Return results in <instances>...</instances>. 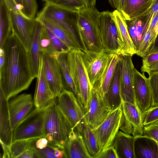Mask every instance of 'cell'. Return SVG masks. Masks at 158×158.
Instances as JSON below:
<instances>
[{"mask_svg":"<svg viewBox=\"0 0 158 158\" xmlns=\"http://www.w3.org/2000/svg\"><path fill=\"white\" fill-rule=\"evenodd\" d=\"M2 48L5 60L2 69L0 71V86L9 100L27 89L35 77L27 52L12 32Z\"/></svg>","mask_w":158,"mask_h":158,"instance_id":"cell-1","label":"cell"},{"mask_svg":"<svg viewBox=\"0 0 158 158\" xmlns=\"http://www.w3.org/2000/svg\"><path fill=\"white\" fill-rule=\"evenodd\" d=\"M100 13L95 7L85 6L77 12V31L83 50L99 52L103 49L98 26Z\"/></svg>","mask_w":158,"mask_h":158,"instance_id":"cell-2","label":"cell"},{"mask_svg":"<svg viewBox=\"0 0 158 158\" xmlns=\"http://www.w3.org/2000/svg\"><path fill=\"white\" fill-rule=\"evenodd\" d=\"M73 130L58 108L56 99L46 109L44 124V137L52 145L63 149Z\"/></svg>","mask_w":158,"mask_h":158,"instance_id":"cell-3","label":"cell"},{"mask_svg":"<svg viewBox=\"0 0 158 158\" xmlns=\"http://www.w3.org/2000/svg\"><path fill=\"white\" fill-rule=\"evenodd\" d=\"M67 56L71 76L79 94L78 101L84 111L87 107L93 87L83 60L82 50L72 49Z\"/></svg>","mask_w":158,"mask_h":158,"instance_id":"cell-4","label":"cell"},{"mask_svg":"<svg viewBox=\"0 0 158 158\" xmlns=\"http://www.w3.org/2000/svg\"><path fill=\"white\" fill-rule=\"evenodd\" d=\"M98 26L103 48L110 53L122 55L123 43L112 13L100 12Z\"/></svg>","mask_w":158,"mask_h":158,"instance_id":"cell-5","label":"cell"},{"mask_svg":"<svg viewBox=\"0 0 158 158\" xmlns=\"http://www.w3.org/2000/svg\"><path fill=\"white\" fill-rule=\"evenodd\" d=\"M77 13L45 2L38 15L50 19L60 26L72 39L77 47L83 50L77 31Z\"/></svg>","mask_w":158,"mask_h":158,"instance_id":"cell-6","label":"cell"},{"mask_svg":"<svg viewBox=\"0 0 158 158\" xmlns=\"http://www.w3.org/2000/svg\"><path fill=\"white\" fill-rule=\"evenodd\" d=\"M46 109H35L22 120L14 130L13 142L44 137V124Z\"/></svg>","mask_w":158,"mask_h":158,"instance_id":"cell-7","label":"cell"},{"mask_svg":"<svg viewBox=\"0 0 158 158\" xmlns=\"http://www.w3.org/2000/svg\"><path fill=\"white\" fill-rule=\"evenodd\" d=\"M122 116V111L120 106L110 111L102 122L94 129L100 153L113 144L119 130Z\"/></svg>","mask_w":158,"mask_h":158,"instance_id":"cell-8","label":"cell"},{"mask_svg":"<svg viewBox=\"0 0 158 158\" xmlns=\"http://www.w3.org/2000/svg\"><path fill=\"white\" fill-rule=\"evenodd\" d=\"M57 98L58 108L73 130L79 132L85 121L84 111L77 98L72 92L64 89Z\"/></svg>","mask_w":158,"mask_h":158,"instance_id":"cell-9","label":"cell"},{"mask_svg":"<svg viewBox=\"0 0 158 158\" xmlns=\"http://www.w3.org/2000/svg\"><path fill=\"white\" fill-rule=\"evenodd\" d=\"M132 56L119 55V69L120 94L122 100L137 106L135 97L134 67Z\"/></svg>","mask_w":158,"mask_h":158,"instance_id":"cell-10","label":"cell"},{"mask_svg":"<svg viewBox=\"0 0 158 158\" xmlns=\"http://www.w3.org/2000/svg\"><path fill=\"white\" fill-rule=\"evenodd\" d=\"M8 9L10 14L12 32L28 52L36 23L35 18L31 19L25 16L19 7Z\"/></svg>","mask_w":158,"mask_h":158,"instance_id":"cell-11","label":"cell"},{"mask_svg":"<svg viewBox=\"0 0 158 158\" xmlns=\"http://www.w3.org/2000/svg\"><path fill=\"white\" fill-rule=\"evenodd\" d=\"M110 111L106 105L102 97L95 87L91 89L88 105L84 111L85 123L93 129L105 120Z\"/></svg>","mask_w":158,"mask_h":158,"instance_id":"cell-12","label":"cell"},{"mask_svg":"<svg viewBox=\"0 0 158 158\" xmlns=\"http://www.w3.org/2000/svg\"><path fill=\"white\" fill-rule=\"evenodd\" d=\"M120 107L122 116L119 130L135 137L143 135V119L137 106L122 101Z\"/></svg>","mask_w":158,"mask_h":158,"instance_id":"cell-13","label":"cell"},{"mask_svg":"<svg viewBox=\"0 0 158 158\" xmlns=\"http://www.w3.org/2000/svg\"><path fill=\"white\" fill-rule=\"evenodd\" d=\"M110 53L103 48L99 52L82 50L83 60L92 87L99 78Z\"/></svg>","mask_w":158,"mask_h":158,"instance_id":"cell-14","label":"cell"},{"mask_svg":"<svg viewBox=\"0 0 158 158\" xmlns=\"http://www.w3.org/2000/svg\"><path fill=\"white\" fill-rule=\"evenodd\" d=\"M41 59L46 78L52 91L57 98L64 89L59 65L52 55L41 53Z\"/></svg>","mask_w":158,"mask_h":158,"instance_id":"cell-15","label":"cell"},{"mask_svg":"<svg viewBox=\"0 0 158 158\" xmlns=\"http://www.w3.org/2000/svg\"><path fill=\"white\" fill-rule=\"evenodd\" d=\"M34 105L31 95L23 94L8 101L11 125L13 131L19 123L31 111Z\"/></svg>","mask_w":158,"mask_h":158,"instance_id":"cell-16","label":"cell"},{"mask_svg":"<svg viewBox=\"0 0 158 158\" xmlns=\"http://www.w3.org/2000/svg\"><path fill=\"white\" fill-rule=\"evenodd\" d=\"M134 89L137 106L142 116L152 106V100L148 78L135 68Z\"/></svg>","mask_w":158,"mask_h":158,"instance_id":"cell-17","label":"cell"},{"mask_svg":"<svg viewBox=\"0 0 158 158\" xmlns=\"http://www.w3.org/2000/svg\"><path fill=\"white\" fill-rule=\"evenodd\" d=\"M33 102L35 109L46 108L56 98L52 91L44 73L42 61L40 59Z\"/></svg>","mask_w":158,"mask_h":158,"instance_id":"cell-18","label":"cell"},{"mask_svg":"<svg viewBox=\"0 0 158 158\" xmlns=\"http://www.w3.org/2000/svg\"><path fill=\"white\" fill-rule=\"evenodd\" d=\"M0 141L9 148L13 142L12 129L9 107L8 100L0 86Z\"/></svg>","mask_w":158,"mask_h":158,"instance_id":"cell-19","label":"cell"},{"mask_svg":"<svg viewBox=\"0 0 158 158\" xmlns=\"http://www.w3.org/2000/svg\"><path fill=\"white\" fill-rule=\"evenodd\" d=\"M64 158H91L80 132L73 130L64 145Z\"/></svg>","mask_w":158,"mask_h":158,"instance_id":"cell-20","label":"cell"},{"mask_svg":"<svg viewBox=\"0 0 158 158\" xmlns=\"http://www.w3.org/2000/svg\"><path fill=\"white\" fill-rule=\"evenodd\" d=\"M35 19L36 23L32 41L27 53L32 72L35 77L36 78L41 57L40 40L43 25L40 21Z\"/></svg>","mask_w":158,"mask_h":158,"instance_id":"cell-21","label":"cell"},{"mask_svg":"<svg viewBox=\"0 0 158 158\" xmlns=\"http://www.w3.org/2000/svg\"><path fill=\"white\" fill-rule=\"evenodd\" d=\"M119 55L115 53L109 54L104 68L99 78L93 86L96 88L103 98L109 89L118 61Z\"/></svg>","mask_w":158,"mask_h":158,"instance_id":"cell-22","label":"cell"},{"mask_svg":"<svg viewBox=\"0 0 158 158\" xmlns=\"http://www.w3.org/2000/svg\"><path fill=\"white\" fill-rule=\"evenodd\" d=\"M134 150L135 158H158V143L150 137H135Z\"/></svg>","mask_w":158,"mask_h":158,"instance_id":"cell-23","label":"cell"},{"mask_svg":"<svg viewBox=\"0 0 158 158\" xmlns=\"http://www.w3.org/2000/svg\"><path fill=\"white\" fill-rule=\"evenodd\" d=\"M135 137L119 131L113 143L118 158H135Z\"/></svg>","mask_w":158,"mask_h":158,"instance_id":"cell-24","label":"cell"},{"mask_svg":"<svg viewBox=\"0 0 158 158\" xmlns=\"http://www.w3.org/2000/svg\"><path fill=\"white\" fill-rule=\"evenodd\" d=\"M103 99L110 111L116 109L121 105L122 100L120 91L119 69L118 63L109 89L103 96Z\"/></svg>","mask_w":158,"mask_h":158,"instance_id":"cell-25","label":"cell"},{"mask_svg":"<svg viewBox=\"0 0 158 158\" xmlns=\"http://www.w3.org/2000/svg\"><path fill=\"white\" fill-rule=\"evenodd\" d=\"M112 15L123 43L122 55L132 56L136 51L129 34L125 19L118 10L114 11Z\"/></svg>","mask_w":158,"mask_h":158,"instance_id":"cell-26","label":"cell"},{"mask_svg":"<svg viewBox=\"0 0 158 158\" xmlns=\"http://www.w3.org/2000/svg\"><path fill=\"white\" fill-rule=\"evenodd\" d=\"M154 0H126L120 11L125 20L142 16L150 7Z\"/></svg>","mask_w":158,"mask_h":158,"instance_id":"cell-27","label":"cell"},{"mask_svg":"<svg viewBox=\"0 0 158 158\" xmlns=\"http://www.w3.org/2000/svg\"><path fill=\"white\" fill-rule=\"evenodd\" d=\"M35 19L40 21L53 34L66 44L71 50L79 49L73 40L66 32L52 21L38 15Z\"/></svg>","mask_w":158,"mask_h":158,"instance_id":"cell-28","label":"cell"},{"mask_svg":"<svg viewBox=\"0 0 158 158\" xmlns=\"http://www.w3.org/2000/svg\"><path fill=\"white\" fill-rule=\"evenodd\" d=\"M59 65L63 78L67 90L72 92L78 101L79 94L77 88L72 78L68 61L67 53L58 54L53 56Z\"/></svg>","mask_w":158,"mask_h":158,"instance_id":"cell-29","label":"cell"},{"mask_svg":"<svg viewBox=\"0 0 158 158\" xmlns=\"http://www.w3.org/2000/svg\"><path fill=\"white\" fill-rule=\"evenodd\" d=\"M12 33L10 14L3 0H0V48Z\"/></svg>","mask_w":158,"mask_h":158,"instance_id":"cell-30","label":"cell"},{"mask_svg":"<svg viewBox=\"0 0 158 158\" xmlns=\"http://www.w3.org/2000/svg\"><path fill=\"white\" fill-rule=\"evenodd\" d=\"M86 148L91 158H96L100 151L94 129L84 122L80 131Z\"/></svg>","mask_w":158,"mask_h":158,"instance_id":"cell-31","label":"cell"},{"mask_svg":"<svg viewBox=\"0 0 158 158\" xmlns=\"http://www.w3.org/2000/svg\"><path fill=\"white\" fill-rule=\"evenodd\" d=\"M43 31L48 40L49 46L47 54L53 56L58 54L67 53L71 50L66 44L43 25Z\"/></svg>","mask_w":158,"mask_h":158,"instance_id":"cell-32","label":"cell"},{"mask_svg":"<svg viewBox=\"0 0 158 158\" xmlns=\"http://www.w3.org/2000/svg\"><path fill=\"white\" fill-rule=\"evenodd\" d=\"M45 2L75 12L86 6L83 0H48Z\"/></svg>","mask_w":158,"mask_h":158,"instance_id":"cell-33","label":"cell"},{"mask_svg":"<svg viewBox=\"0 0 158 158\" xmlns=\"http://www.w3.org/2000/svg\"><path fill=\"white\" fill-rule=\"evenodd\" d=\"M141 70L143 73L158 72V52L149 53L143 58Z\"/></svg>","mask_w":158,"mask_h":158,"instance_id":"cell-34","label":"cell"},{"mask_svg":"<svg viewBox=\"0 0 158 158\" xmlns=\"http://www.w3.org/2000/svg\"><path fill=\"white\" fill-rule=\"evenodd\" d=\"M31 139L19 140L13 142L9 147L11 158H18L24 151L30 148Z\"/></svg>","mask_w":158,"mask_h":158,"instance_id":"cell-35","label":"cell"},{"mask_svg":"<svg viewBox=\"0 0 158 158\" xmlns=\"http://www.w3.org/2000/svg\"><path fill=\"white\" fill-rule=\"evenodd\" d=\"M148 79L152 100V106H156L158 105V72L150 73Z\"/></svg>","mask_w":158,"mask_h":158,"instance_id":"cell-36","label":"cell"},{"mask_svg":"<svg viewBox=\"0 0 158 158\" xmlns=\"http://www.w3.org/2000/svg\"><path fill=\"white\" fill-rule=\"evenodd\" d=\"M21 3L22 13L29 18H35L38 8L36 0H21Z\"/></svg>","mask_w":158,"mask_h":158,"instance_id":"cell-37","label":"cell"},{"mask_svg":"<svg viewBox=\"0 0 158 158\" xmlns=\"http://www.w3.org/2000/svg\"><path fill=\"white\" fill-rule=\"evenodd\" d=\"M128 31L136 51L139 44L137 29V18L131 20H125Z\"/></svg>","mask_w":158,"mask_h":158,"instance_id":"cell-38","label":"cell"},{"mask_svg":"<svg viewBox=\"0 0 158 158\" xmlns=\"http://www.w3.org/2000/svg\"><path fill=\"white\" fill-rule=\"evenodd\" d=\"M144 126L150 124L158 119V105L152 106L143 116Z\"/></svg>","mask_w":158,"mask_h":158,"instance_id":"cell-39","label":"cell"},{"mask_svg":"<svg viewBox=\"0 0 158 158\" xmlns=\"http://www.w3.org/2000/svg\"><path fill=\"white\" fill-rule=\"evenodd\" d=\"M143 135L153 139L158 143V119L144 126Z\"/></svg>","mask_w":158,"mask_h":158,"instance_id":"cell-40","label":"cell"},{"mask_svg":"<svg viewBox=\"0 0 158 158\" xmlns=\"http://www.w3.org/2000/svg\"><path fill=\"white\" fill-rule=\"evenodd\" d=\"M56 146L49 142L48 145L42 149H33L39 158H56L55 148Z\"/></svg>","mask_w":158,"mask_h":158,"instance_id":"cell-41","label":"cell"},{"mask_svg":"<svg viewBox=\"0 0 158 158\" xmlns=\"http://www.w3.org/2000/svg\"><path fill=\"white\" fill-rule=\"evenodd\" d=\"M96 158H118L116 151L113 145L100 153Z\"/></svg>","mask_w":158,"mask_h":158,"instance_id":"cell-42","label":"cell"},{"mask_svg":"<svg viewBox=\"0 0 158 158\" xmlns=\"http://www.w3.org/2000/svg\"><path fill=\"white\" fill-rule=\"evenodd\" d=\"M39 158V157L34 150L30 148L24 151L18 158Z\"/></svg>","mask_w":158,"mask_h":158,"instance_id":"cell-43","label":"cell"},{"mask_svg":"<svg viewBox=\"0 0 158 158\" xmlns=\"http://www.w3.org/2000/svg\"><path fill=\"white\" fill-rule=\"evenodd\" d=\"M158 10V0H154L149 9L142 15H150L154 16Z\"/></svg>","mask_w":158,"mask_h":158,"instance_id":"cell-44","label":"cell"},{"mask_svg":"<svg viewBox=\"0 0 158 158\" xmlns=\"http://www.w3.org/2000/svg\"><path fill=\"white\" fill-rule=\"evenodd\" d=\"M158 22V10L155 15L153 16L151 24L149 27L148 30L154 31L156 26Z\"/></svg>","mask_w":158,"mask_h":158,"instance_id":"cell-45","label":"cell"},{"mask_svg":"<svg viewBox=\"0 0 158 158\" xmlns=\"http://www.w3.org/2000/svg\"><path fill=\"white\" fill-rule=\"evenodd\" d=\"M158 52V33L151 48L149 53Z\"/></svg>","mask_w":158,"mask_h":158,"instance_id":"cell-46","label":"cell"},{"mask_svg":"<svg viewBox=\"0 0 158 158\" xmlns=\"http://www.w3.org/2000/svg\"><path fill=\"white\" fill-rule=\"evenodd\" d=\"M126 0H117V6L116 10L120 12L122 9Z\"/></svg>","mask_w":158,"mask_h":158,"instance_id":"cell-47","label":"cell"},{"mask_svg":"<svg viewBox=\"0 0 158 158\" xmlns=\"http://www.w3.org/2000/svg\"><path fill=\"white\" fill-rule=\"evenodd\" d=\"M108 0L112 7L117 9V0Z\"/></svg>","mask_w":158,"mask_h":158,"instance_id":"cell-48","label":"cell"},{"mask_svg":"<svg viewBox=\"0 0 158 158\" xmlns=\"http://www.w3.org/2000/svg\"><path fill=\"white\" fill-rule=\"evenodd\" d=\"M89 7H95L96 0H88Z\"/></svg>","mask_w":158,"mask_h":158,"instance_id":"cell-49","label":"cell"},{"mask_svg":"<svg viewBox=\"0 0 158 158\" xmlns=\"http://www.w3.org/2000/svg\"><path fill=\"white\" fill-rule=\"evenodd\" d=\"M14 0L18 5L22 7L21 0Z\"/></svg>","mask_w":158,"mask_h":158,"instance_id":"cell-50","label":"cell"},{"mask_svg":"<svg viewBox=\"0 0 158 158\" xmlns=\"http://www.w3.org/2000/svg\"><path fill=\"white\" fill-rule=\"evenodd\" d=\"M85 3L86 7H89L88 0H83Z\"/></svg>","mask_w":158,"mask_h":158,"instance_id":"cell-51","label":"cell"},{"mask_svg":"<svg viewBox=\"0 0 158 158\" xmlns=\"http://www.w3.org/2000/svg\"><path fill=\"white\" fill-rule=\"evenodd\" d=\"M44 1H45V2H46L48 0H43Z\"/></svg>","mask_w":158,"mask_h":158,"instance_id":"cell-52","label":"cell"}]
</instances>
